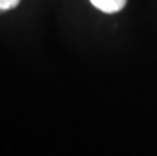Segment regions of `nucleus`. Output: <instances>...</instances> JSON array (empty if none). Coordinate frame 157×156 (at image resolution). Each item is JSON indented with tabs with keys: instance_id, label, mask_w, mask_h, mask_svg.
Here are the masks:
<instances>
[{
	"instance_id": "1",
	"label": "nucleus",
	"mask_w": 157,
	"mask_h": 156,
	"mask_svg": "<svg viewBox=\"0 0 157 156\" xmlns=\"http://www.w3.org/2000/svg\"><path fill=\"white\" fill-rule=\"evenodd\" d=\"M92 5L105 13H116L122 10L127 0H90Z\"/></svg>"
},
{
	"instance_id": "2",
	"label": "nucleus",
	"mask_w": 157,
	"mask_h": 156,
	"mask_svg": "<svg viewBox=\"0 0 157 156\" xmlns=\"http://www.w3.org/2000/svg\"><path fill=\"white\" fill-rule=\"evenodd\" d=\"M19 0H0V11H5V10H10V8H14Z\"/></svg>"
}]
</instances>
